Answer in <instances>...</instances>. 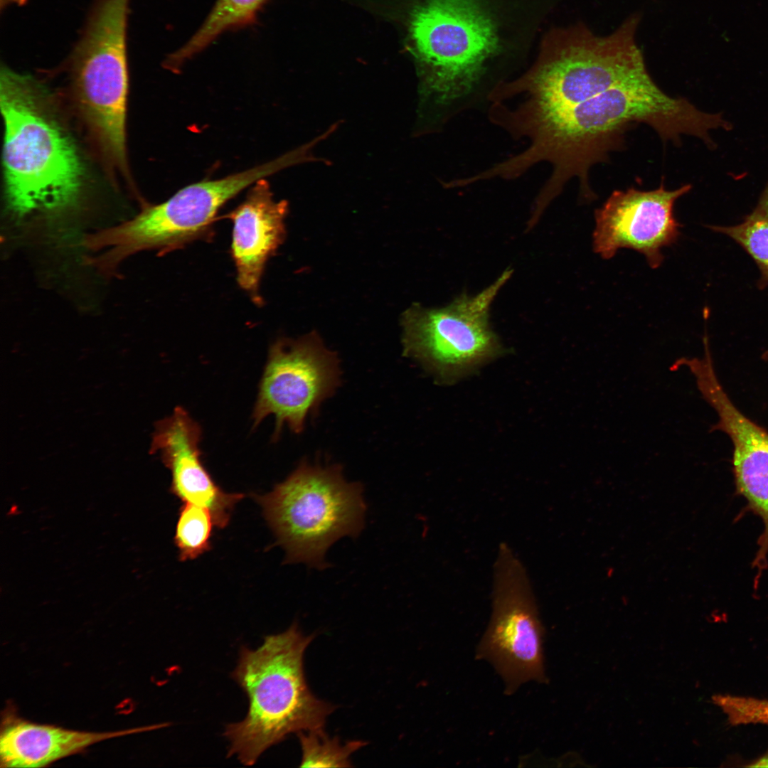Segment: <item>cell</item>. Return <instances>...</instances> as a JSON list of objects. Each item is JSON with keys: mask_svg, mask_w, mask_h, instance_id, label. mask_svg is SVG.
Instances as JSON below:
<instances>
[{"mask_svg": "<svg viewBox=\"0 0 768 768\" xmlns=\"http://www.w3.org/2000/svg\"><path fill=\"white\" fill-rule=\"evenodd\" d=\"M748 767H768V752L753 761L750 764L747 765Z\"/></svg>", "mask_w": 768, "mask_h": 768, "instance_id": "obj_21", "label": "cell"}, {"mask_svg": "<svg viewBox=\"0 0 768 768\" xmlns=\"http://www.w3.org/2000/svg\"><path fill=\"white\" fill-rule=\"evenodd\" d=\"M340 381L336 353L315 332L297 340L278 339L270 348L260 383L253 427L274 415V439L284 425L301 433L308 415L335 393Z\"/></svg>", "mask_w": 768, "mask_h": 768, "instance_id": "obj_11", "label": "cell"}, {"mask_svg": "<svg viewBox=\"0 0 768 768\" xmlns=\"http://www.w3.org/2000/svg\"><path fill=\"white\" fill-rule=\"evenodd\" d=\"M691 188L685 184L668 191L662 179L652 191H614L594 212V251L610 259L619 249L630 248L643 254L651 268L658 267L663 260L661 249L676 243L681 235L674 203Z\"/></svg>", "mask_w": 768, "mask_h": 768, "instance_id": "obj_13", "label": "cell"}, {"mask_svg": "<svg viewBox=\"0 0 768 768\" xmlns=\"http://www.w3.org/2000/svg\"><path fill=\"white\" fill-rule=\"evenodd\" d=\"M635 123L650 126L663 142L678 145L682 135H690L710 149L715 142L710 131L732 127L722 114L703 112L685 97L668 95L646 70L575 107L510 127L506 132L528 139V146L494 165L493 173L511 180L538 163L552 165L532 208L530 220L538 223L573 177L579 180L582 199L597 198L589 185L590 169L623 148L625 133Z\"/></svg>", "mask_w": 768, "mask_h": 768, "instance_id": "obj_1", "label": "cell"}, {"mask_svg": "<svg viewBox=\"0 0 768 768\" xmlns=\"http://www.w3.org/2000/svg\"><path fill=\"white\" fill-rule=\"evenodd\" d=\"M358 482H348L337 464L323 466L302 461L282 482L255 495L285 563H304L324 570L329 548L343 537L356 538L365 524L366 504Z\"/></svg>", "mask_w": 768, "mask_h": 768, "instance_id": "obj_6", "label": "cell"}, {"mask_svg": "<svg viewBox=\"0 0 768 768\" xmlns=\"http://www.w3.org/2000/svg\"><path fill=\"white\" fill-rule=\"evenodd\" d=\"M287 212V201H276L264 178L251 186L245 200L228 215L233 223L230 251L237 282L257 305L263 302L259 287L266 263L285 238Z\"/></svg>", "mask_w": 768, "mask_h": 768, "instance_id": "obj_15", "label": "cell"}, {"mask_svg": "<svg viewBox=\"0 0 768 768\" xmlns=\"http://www.w3.org/2000/svg\"><path fill=\"white\" fill-rule=\"evenodd\" d=\"M199 424L183 407L160 421L152 449L159 451L171 474V491L183 502L208 508L215 526L225 527L235 505L244 495L226 493L214 481L201 459Z\"/></svg>", "mask_w": 768, "mask_h": 768, "instance_id": "obj_14", "label": "cell"}, {"mask_svg": "<svg viewBox=\"0 0 768 768\" xmlns=\"http://www.w3.org/2000/svg\"><path fill=\"white\" fill-rule=\"evenodd\" d=\"M762 358L763 360L768 361V350L763 353Z\"/></svg>", "mask_w": 768, "mask_h": 768, "instance_id": "obj_22", "label": "cell"}, {"mask_svg": "<svg viewBox=\"0 0 768 768\" xmlns=\"http://www.w3.org/2000/svg\"><path fill=\"white\" fill-rule=\"evenodd\" d=\"M544 629L526 570L505 543L494 567L492 613L476 651L503 679L507 694L528 681L546 682Z\"/></svg>", "mask_w": 768, "mask_h": 768, "instance_id": "obj_10", "label": "cell"}, {"mask_svg": "<svg viewBox=\"0 0 768 768\" xmlns=\"http://www.w3.org/2000/svg\"><path fill=\"white\" fill-rule=\"evenodd\" d=\"M503 0H417L407 36L424 102L446 105L468 95L505 48Z\"/></svg>", "mask_w": 768, "mask_h": 768, "instance_id": "obj_5", "label": "cell"}, {"mask_svg": "<svg viewBox=\"0 0 768 768\" xmlns=\"http://www.w3.org/2000/svg\"><path fill=\"white\" fill-rule=\"evenodd\" d=\"M315 635H304L296 622L265 637L256 649L242 647L233 678L246 694L245 718L226 725L228 757L244 765L291 733L323 729L336 707L317 698L306 683L304 654Z\"/></svg>", "mask_w": 768, "mask_h": 768, "instance_id": "obj_4", "label": "cell"}, {"mask_svg": "<svg viewBox=\"0 0 768 768\" xmlns=\"http://www.w3.org/2000/svg\"><path fill=\"white\" fill-rule=\"evenodd\" d=\"M638 23L631 17L604 37L582 25L550 31L530 68L498 84L509 118L521 122L575 107L647 70L635 41Z\"/></svg>", "mask_w": 768, "mask_h": 768, "instance_id": "obj_3", "label": "cell"}, {"mask_svg": "<svg viewBox=\"0 0 768 768\" xmlns=\"http://www.w3.org/2000/svg\"><path fill=\"white\" fill-rule=\"evenodd\" d=\"M713 231L726 235L750 256L760 272L757 287L768 286V181L754 210L734 226H709Z\"/></svg>", "mask_w": 768, "mask_h": 768, "instance_id": "obj_18", "label": "cell"}, {"mask_svg": "<svg viewBox=\"0 0 768 768\" xmlns=\"http://www.w3.org/2000/svg\"><path fill=\"white\" fill-rule=\"evenodd\" d=\"M129 0H97L69 59L75 110L98 152L126 174Z\"/></svg>", "mask_w": 768, "mask_h": 768, "instance_id": "obj_7", "label": "cell"}, {"mask_svg": "<svg viewBox=\"0 0 768 768\" xmlns=\"http://www.w3.org/2000/svg\"><path fill=\"white\" fill-rule=\"evenodd\" d=\"M512 274L508 268L479 293H463L443 307L414 304L402 319L404 355L443 384L454 383L500 356L505 349L491 326L490 308Z\"/></svg>", "mask_w": 768, "mask_h": 768, "instance_id": "obj_9", "label": "cell"}, {"mask_svg": "<svg viewBox=\"0 0 768 768\" xmlns=\"http://www.w3.org/2000/svg\"><path fill=\"white\" fill-rule=\"evenodd\" d=\"M296 164L289 152L243 171L190 184L166 201L145 206L129 220L87 234L83 245L100 252L87 262L112 272L129 256L144 250L160 254L210 238L215 216L229 200L260 179Z\"/></svg>", "mask_w": 768, "mask_h": 768, "instance_id": "obj_8", "label": "cell"}, {"mask_svg": "<svg viewBox=\"0 0 768 768\" xmlns=\"http://www.w3.org/2000/svg\"><path fill=\"white\" fill-rule=\"evenodd\" d=\"M159 725L113 732H87L6 716L0 735L1 767H42L95 743L158 728Z\"/></svg>", "mask_w": 768, "mask_h": 768, "instance_id": "obj_16", "label": "cell"}, {"mask_svg": "<svg viewBox=\"0 0 768 768\" xmlns=\"http://www.w3.org/2000/svg\"><path fill=\"white\" fill-rule=\"evenodd\" d=\"M40 91L31 76L1 68L4 193L9 210L20 218L71 210L85 182L75 144Z\"/></svg>", "mask_w": 768, "mask_h": 768, "instance_id": "obj_2", "label": "cell"}, {"mask_svg": "<svg viewBox=\"0 0 768 768\" xmlns=\"http://www.w3.org/2000/svg\"><path fill=\"white\" fill-rule=\"evenodd\" d=\"M682 364L694 375L703 398L718 413V422L710 431H722L732 441L737 494L764 523L752 562L761 574L767 567L768 555V431L743 415L731 401L715 373L709 348L704 349L702 358H683Z\"/></svg>", "mask_w": 768, "mask_h": 768, "instance_id": "obj_12", "label": "cell"}, {"mask_svg": "<svg viewBox=\"0 0 768 768\" xmlns=\"http://www.w3.org/2000/svg\"><path fill=\"white\" fill-rule=\"evenodd\" d=\"M302 749L301 767H349L350 756L366 745L362 740H351L342 744L336 737H329L324 729L297 733Z\"/></svg>", "mask_w": 768, "mask_h": 768, "instance_id": "obj_20", "label": "cell"}, {"mask_svg": "<svg viewBox=\"0 0 768 768\" xmlns=\"http://www.w3.org/2000/svg\"><path fill=\"white\" fill-rule=\"evenodd\" d=\"M268 0H217L192 37L165 60L176 72L188 60L206 48L223 33L252 24Z\"/></svg>", "mask_w": 768, "mask_h": 768, "instance_id": "obj_17", "label": "cell"}, {"mask_svg": "<svg viewBox=\"0 0 768 768\" xmlns=\"http://www.w3.org/2000/svg\"><path fill=\"white\" fill-rule=\"evenodd\" d=\"M213 526L215 521L208 508L183 502L174 535L181 561L194 560L210 550Z\"/></svg>", "mask_w": 768, "mask_h": 768, "instance_id": "obj_19", "label": "cell"}]
</instances>
